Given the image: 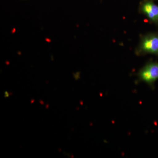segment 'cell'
Masks as SVG:
<instances>
[{
    "instance_id": "obj_4",
    "label": "cell",
    "mask_w": 158,
    "mask_h": 158,
    "mask_svg": "<svg viewBox=\"0 0 158 158\" xmlns=\"http://www.w3.org/2000/svg\"><path fill=\"white\" fill-rule=\"evenodd\" d=\"M9 93L7 91H5V97L7 98L9 97Z\"/></svg>"
},
{
    "instance_id": "obj_3",
    "label": "cell",
    "mask_w": 158,
    "mask_h": 158,
    "mask_svg": "<svg viewBox=\"0 0 158 158\" xmlns=\"http://www.w3.org/2000/svg\"><path fill=\"white\" fill-rule=\"evenodd\" d=\"M139 77L146 83L152 84L158 79V63H152L145 65L140 71Z\"/></svg>"
},
{
    "instance_id": "obj_1",
    "label": "cell",
    "mask_w": 158,
    "mask_h": 158,
    "mask_svg": "<svg viewBox=\"0 0 158 158\" xmlns=\"http://www.w3.org/2000/svg\"><path fill=\"white\" fill-rule=\"evenodd\" d=\"M138 54H158V35L148 34L141 38L137 50Z\"/></svg>"
},
{
    "instance_id": "obj_2",
    "label": "cell",
    "mask_w": 158,
    "mask_h": 158,
    "mask_svg": "<svg viewBox=\"0 0 158 158\" xmlns=\"http://www.w3.org/2000/svg\"><path fill=\"white\" fill-rule=\"evenodd\" d=\"M141 12L151 21L158 23V6L152 0H143L140 5Z\"/></svg>"
}]
</instances>
